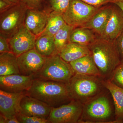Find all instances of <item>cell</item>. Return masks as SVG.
Instances as JSON below:
<instances>
[{
  "label": "cell",
  "mask_w": 123,
  "mask_h": 123,
  "mask_svg": "<svg viewBox=\"0 0 123 123\" xmlns=\"http://www.w3.org/2000/svg\"><path fill=\"white\" fill-rule=\"evenodd\" d=\"M49 0H21L29 9L43 10L48 13Z\"/></svg>",
  "instance_id": "484cf974"
},
{
  "label": "cell",
  "mask_w": 123,
  "mask_h": 123,
  "mask_svg": "<svg viewBox=\"0 0 123 123\" xmlns=\"http://www.w3.org/2000/svg\"><path fill=\"white\" fill-rule=\"evenodd\" d=\"M92 6L101 7L108 3H112L113 0H82Z\"/></svg>",
  "instance_id": "f546056e"
},
{
  "label": "cell",
  "mask_w": 123,
  "mask_h": 123,
  "mask_svg": "<svg viewBox=\"0 0 123 123\" xmlns=\"http://www.w3.org/2000/svg\"><path fill=\"white\" fill-rule=\"evenodd\" d=\"M36 38L24 25L8 40L12 52L18 57L35 49Z\"/></svg>",
  "instance_id": "30bf717a"
},
{
  "label": "cell",
  "mask_w": 123,
  "mask_h": 123,
  "mask_svg": "<svg viewBox=\"0 0 123 123\" xmlns=\"http://www.w3.org/2000/svg\"><path fill=\"white\" fill-rule=\"evenodd\" d=\"M26 94L47 104L52 108L69 102L67 83L34 79Z\"/></svg>",
  "instance_id": "7a4b0ae2"
},
{
  "label": "cell",
  "mask_w": 123,
  "mask_h": 123,
  "mask_svg": "<svg viewBox=\"0 0 123 123\" xmlns=\"http://www.w3.org/2000/svg\"><path fill=\"white\" fill-rule=\"evenodd\" d=\"M83 105L79 123H116L114 102L107 89Z\"/></svg>",
  "instance_id": "3957f363"
},
{
  "label": "cell",
  "mask_w": 123,
  "mask_h": 123,
  "mask_svg": "<svg viewBox=\"0 0 123 123\" xmlns=\"http://www.w3.org/2000/svg\"><path fill=\"white\" fill-rule=\"evenodd\" d=\"M58 54L65 61L70 63L87 55H91V53L88 46L69 43Z\"/></svg>",
  "instance_id": "e0dca14e"
},
{
  "label": "cell",
  "mask_w": 123,
  "mask_h": 123,
  "mask_svg": "<svg viewBox=\"0 0 123 123\" xmlns=\"http://www.w3.org/2000/svg\"><path fill=\"white\" fill-rule=\"evenodd\" d=\"M71 0H49L48 10L51 13L62 15L69 5Z\"/></svg>",
  "instance_id": "d4e9b609"
},
{
  "label": "cell",
  "mask_w": 123,
  "mask_h": 123,
  "mask_svg": "<svg viewBox=\"0 0 123 123\" xmlns=\"http://www.w3.org/2000/svg\"><path fill=\"white\" fill-rule=\"evenodd\" d=\"M74 28L66 24L54 36V42L57 54L65 45L69 43V36Z\"/></svg>",
  "instance_id": "cb8c5ba5"
},
{
  "label": "cell",
  "mask_w": 123,
  "mask_h": 123,
  "mask_svg": "<svg viewBox=\"0 0 123 123\" xmlns=\"http://www.w3.org/2000/svg\"><path fill=\"white\" fill-rule=\"evenodd\" d=\"M75 74L101 76L91 55H88L69 63Z\"/></svg>",
  "instance_id": "d6986e66"
},
{
  "label": "cell",
  "mask_w": 123,
  "mask_h": 123,
  "mask_svg": "<svg viewBox=\"0 0 123 123\" xmlns=\"http://www.w3.org/2000/svg\"><path fill=\"white\" fill-rule=\"evenodd\" d=\"M103 84L111 93L114 105L116 123H123V88L119 87L109 79H103Z\"/></svg>",
  "instance_id": "2e32d148"
},
{
  "label": "cell",
  "mask_w": 123,
  "mask_h": 123,
  "mask_svg": "<svg viewBox=\"0 0 123 123\" xmlns=\"http://www.w3.org/2000/svg\"><path fill=\"white\" fill-rule=\"evenodd\" d=\"M12 52L9 43L8 39L0 36V53Z\"/></svg>",
  "instance_id": "f1b7e54d"
},
{
  "label": "cell",
  "mask_w": 123,
  "mask_h": 123,
  "mask_svg": "<svg viewBox=\"0 0 123 123\" xmlns=\"http://www.w3.org/2000/svg\"><path fill=\"white\" fill-rule=\"evenodd\" d=\"M35 49L40 54L47 58L57 54L54 36H40L36 38Z\"/></svg>",
  "instance_id": "7402d4cb"
},
{
  "label": "cell",
  "mask_w": 123,
  "mask_h": 123,
  "mask_svg": "<svg viewBox=\"0 0 123 123\" xmlns=\"http://www.w3.org/2000/svg\"><path fill=\"white\" fill-rule=\"evenodd\" d=\"M26 92L12 93L0 90V114L6 117H16L20 112V103Z\"/></svg>",
  "instance_id": "4fadbf2b"
},
{
  "label": "cell",
  "mask_w": 123,
  "mask_h": 123,
  "mask_svg": "<svg viewBox=\"0 0 123 123\" xmlns=\"http://www.w3.org/2000/svg\"><path fill=\"white\" fill-rule=\"evenodd\" d=\"M49 14L43 10L28 8L26 14L24 25L37 38L46 29Z\"/></svg>",
  "instance_id": "5bb4252c"
},
{
  "label": "cell",
  "mask_w": 123,
  "mask_h": 123,
  "mask_svg": "<svg viewBox=\"0 0 123 123\" xmlns=\"http://www.w3.org/2000/svg\"><path fill=\"white\" fill-rule=\"evenodd\" d=\"M98 76L76 74L67 83L72 99L84 104L106 90Z\"/></svg>",
  "instance_id": "277c9868"
},
{
  "label": "cell",
  "mask_w": 123,
  "mask_h": 123,
  "mask_svg": "<svg viewBox=\"0 0 123 123\" xmlns=\"http://www.w3.org/2000/svg\"><path fill=\"white\" fill-rule=\"evenodd\" d=\"M6 0L7 1L12 4H18L20 2L21 0Z\"/></svg>",
  "instance_id": "e575fe53"
},
{
  "label": "cell",
  "mask_w": 123,
  "mask_h": 123,
  "mask_svg": "<svg viewBox=\"0 0 123 123\" xmlns=\"http://www.w3.org/2000/svg\"><path fill=\"white\" fill-rule=\"evenodd\" d=\"M112 6L101 7L84 27L91 29L100 36L102 34L112 11Z\"/></svg>",
  "instance_id": "ac0fdd59"
},
{
  "label": "cell",
  "mask_w": 123,
  "mask_h": 123,
  "mask_svg": "<svg viewBox=\"0 0 123 123\" xmlns=\"http://www.w3.org/2000/svg\"><path fill=\"white\" fill-rule=\"evenodd\" d=\"M20 107V113L23 114L47 119L52 108L45 103L27 94L21 100Z\"/></svg>",
  "instance_id": "7c38bea8"
},
{
  "label": "cell",
  "mask_w": 123,
  "mask_h": 123,
  "mask_svg": "<svg viewBox=\"0 0 123 123\" xmlns=\"http://www.w3.org/2000/svg\"><path fill=\"white\" fill-rule=\"evenodd\" d=\"M112 3L117 6L123 12V0H113Z\"/></svg>",
  "instance_id": "836d02e7"
},
{
  "label": "cell",
  "mask_w": 123,
  "mask_h": 123,
  "mask_svg": "<svg viewBox=\"0 0 123 123\" xmlns=\"http://www.w3.org/2000/svg\"><path fill=\"white\" fill-rule=\"evenodd\" d=\"M66 23L62 15L51 13L49 14L46 29L41 35H48L54 36L60 29Z\"/></svg>",
  "instance_id": "603a6c76"
},
{
  "label": "cell",
  "mask_w": 123,
  "mask_h": 123,
  "mask_svg": "<svg viewBox=\"0 0 123 123\" xmlns=\"http://www.w3.org/2000/svg\"><path fill=\"white\" fill-rule=\"evenodd\" d=\"M116 42L121 61H123V31L117 39Z\"/></svg>",
  "instance_id": "4dcf8cb0"
},
{
  "label": "cell",
  "mask_w": 123,
  "mask_h": 123,
  "mask_svg": "<svg viewBox=\"0 0 123 123\" xmlns=\"http://www.w3.org/2000/svg\"><path fill=\"white\" fill-rule=\"evenodd\" d=\"M75 74L70 63L57 54L47 57L42 69L33 76L34 79L68 83Z\"/></svg>",
  "instance_id": "5b68a950"
},
{
  "label": "cell",
  "mask_w": 123,
  "mask_h": 123,
  "mask_svg": "<svg viewBox=\"0 0 123 123\" xmlns=\"http://www.w3.org/2000/svg\"><path fill=\"white\" fill-rule=\"evenodd\" d=\"M46 58L35 49L23 53L17 57L20 74L26 76L35 75L43 67Z\"/></svg>",
  "instance_id": "9c48e42d"
},
{
  "label": "cell",
  "mask_w": 123,
  "mask_h": 123,
  "mask_svg": "<svg viewBox=\"0 0 123 123\" xmlns=\"http://www.w3.org/2000/svg\"><path fill=\"white\" fill-rule=\"evenodd\" d=\"M34 79L33 75L18 74L0 76V90L10 93L26 92L31 88Z\"/></svg>",
  "instance_id": "8fae6325"
},
{
  "label": "cell",
  "mask_w": 123,
  "mask_h": 123,
  "mask_svg": "<svg viewBox=\"0 0 123 123\" xmlns=\"http://www.w3.org/2000/svg\"><path fill=\"white\" fill-rule=\"evenodd\" d=\"M101 37L109 40L117 39L123 31V12L115 5Z\"/></svg>",
  "instance_id": "9a60e30c"
},
{
  "label": "cell",
  "mask_w": 123,
  "mask_h": 123,
  "mask_svg": "<svg viewBox=\"0 0 123 123\" xmlns=\"http://www.w3.org/2000/svg\"><path fill=\"white\" fill-rule=\"evenodd\" d=\"M109 79L115 85L123 88V61L115 69Z\"/></svg>",
  "instance_id": "4316f807"
},
{
  "label": "cell",
  "mask_w": 123,
  "mask_h": 123,
  "mask_svg": "<svg viewBox=\"0 0 123 123\" xmlns=\"http://www.w3.org/2000/svg\"><path fill=\"white\" fill-rule=\"evenodd\" d=\"M101 7L92 6L82 0H71L62 16L68 25L74 28L82 27L90 21Z\"/></svg>",
  "instance_id": "52a82bcc"
},
{
  "label": "cell",
  "mask_w": 123,
  "mask_h": 123,
  "mask_svg": "<svg viewBox=\"0 0 123 123\" xmlns=\"http://www.w3.org/2000/svg\"><path fill=\"white\" fill-rule=\"evenodd\" d=\"M13 5L14 4L6 0H0V13L6 10Z\"/></svg>",
  "instance_id": "d6a6232c"
},
{
  "label": "cell",
  "mask_w": 123,
  "mask_h": 123,
  "mask_svg": "<svg viewBox=\"0 0 123 123\" xmlns=\"http://www.w3.org/2000/svg\"><path fill=\"white\" fill-rule=\"evenodd\" d=\"M17 57L12 52L0 53V76L20 74Z\"/></svg>",
  "instance_id": "ffe728a7"
},
{
  "label": "cell",
  "mask_w": 123,
  "mask_h": 123,
  "mask_svg": "<svg viewBox=\"0 0 123 123\" xmlns=\"http://www.w3.org/2000/svg\"><path fill=\"white\" fill-rule=\"evenodd\" d=\"M94 33L92 30L86 27H76L70 33L69 40V43L88 46L97 38Z\"/></svg>",
  "instance_id": "44dd1931"
},
{
  "label": "cell",
  "mask_w": 123,
  "mask_h": 123,
  "mask_svg": "<svg viewBox=\"0 0 123 123\" xmlns=\"http://www.w3.org/2000/svg\"><path fill=\"white\" fill-rule=\"evenodd\" d=\"M0 123H20L16 117H6L0 114Z\"/></svg>",
  "instance_id": "1f68e13d"
},
{
  "label": "cell",
  "mask_w": 123,
  "mask_h": 123,
  "mask_svg": "<svg viewBox=\"0 0 123 123\" xmlns=\"http://www.w3.org/2000/svg\"><path fill=\"white\" fill-rule=\"evenodd\" d=\"M88 47L101 77L104 80L109 79L122 61L116 39L109 40L99 37Z\"/></svg>",
  "instance_id": "6da1fadb"
},
{
  "label": "cell",
  "mask_w": 123,
  "mask_h": 123,
  "mask_svg": "<svg viewBox=\"0 0 123 123\" xmlns=\"http://www.w3.org/2000/svg\"><path fill=\"white\" fill-rule=\"evenodd\" d=\"M16 117L20 123H49L47 119L28 116L20 112L17 115Z\"/></svg>",
  "instance_id": "83f0119b"
},
{
  "label": "cell",
  "mask_w": 123,
  "mask_h": 123,
  "mask_svg": "<svg viewBox=\"0 0 123 123\" xmlns=\"http://www.w3.org/2000/svg\"><path fill=\"white\" fill-rule=\"evenodd\" d=\"M28 8L21 1L0 13V36L10 38L24 24Z\"/></svg>",
  "instance_id": "8992f818"
},
{
  "label": "cell",
  "mask_w": 123,
  "mask_h": 123,
  "mask_svg": "<svg viewBox=\"0 0 123 123\" xmlns=\"http://www.w3.org/2000/svg\"><path fill=\"white\" fill-rule=\"evenodd\" d=\"M83 106L80 102L72 99L68 103L52 108L47 119L49 123H79Z\"/></svg>",
  "instance_id": "ba28073f"
}]
</instances>
